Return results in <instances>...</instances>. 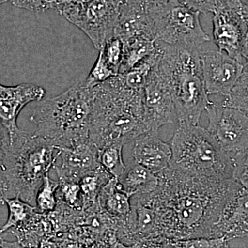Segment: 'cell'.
<instances>
[{"label":"cell","mask_w":248,"mask_h":248,"mask_svg":"<svg viewBox=\"0 0 248 248\" xmlns=\"http://www.w3.org/2000/svg\"><path fill=\"white\" fill-rule=\"evenodd\" d=\"M157 176L154 191L134 195L131 200L154 211L159 236L215 238L222 211L241 186L232 179L193 175L171 167Z\"/></svg>","instance_id":"1"},{"label":"cell","mask_w":248,"mask_h":248,"mask_svg":"<svg viewBox=\"0 0 248 248\" xmlns=\"http://www.w3.org/2000/svg\"><path fill=\"white\" fill-rule=\"evenodd\" d=\"M89 139L98 149L125 145L148 132L143 121V91L125 87L116 76L92 87Z\"/></svg>","instance_id":"2"},{"label":"cell","mask_w":248,"mask_h":248,"mask_svg":"<svg viewBox=\"0 0 248 248\" xmlns=\"http://www.w3.org/2000/svg\"><path fill=\"white\" fill-rule=\"evenodd\" d=\"M92 88L84 81L56 97L42 101L31 120L34 135L53 142L56 147H70L89 139Z\"/></svg>","instance_id":"3"},{"label":"cell","mask_w":248,"mask_h":248,"mask_svg":"<svg viewBox=\"0 0 248 248\" xmlns=\"http://www.w3.org/2000/svg\"><path fill=\"white\" fill-rule=\"evenodd\" d=\"M158 69L169 84L179 124L199 125L210 101L205 89L200 46H162Z\"/></svg>","instance_id":"4"},{"label":"cell","mask_w":248,"mask_h":248,"mask_svg":"<svg viewBox=\"0 0 248 248\" xmlns=\"http://www.w3.org/2000/svg\"><path fill=\"white\" fill-rule=\"evenodd\" d=\"M58 158L53 142L21 130L11 138V148L4 161L5 199L19 197L35 205L44 178Z\"/></svg>","instance_id":"5"},{"label":"cell","mask_w":248,"mask_h":248,"mask_svg":"<svg viewBox=\"0 0 248 248\" xmlns=\"http://www.w3.org/2000/svg\"><path fill=\"white\" fill-rule=\"evenodd\" d=\"M170 144L172 169L193 175L232 179L231 156L207 129L200 125L179 124Z\"/></svg>","instance_id":"6"},{"label":"cell","mask_w":248,"mask_h":248,"mask_svg":"<svg viewBox=\"0 0 248 248\" xmlns=\"http://www.w3.org/2000/svg\"><path fill=\"white\" fill-rule=\"evenodd\" d=\"M149 9L157 41L169 45L201 46L210 40L202 27L200 13L181 0H170Z\"/></svg>","instance_id":"7"},{"label":"cell","mask_w":248,"mask_h":248,"mask_svg":"<svg viewBox=\"0 0 248 248\" xmlns=\"http://www.w3.org/2000/svg\"><path fill=\"white\" fill-rule=\"evenodd\" d=\"M121 0H82L58 4L57 11L89 37L97 50L115 34Z\"/></svg>","instance_id":"8"},{"label":"cell","mask_w":248,"mask_h":248,"mask_svg":"<svg viewBox=\"0 0 248 248\" xmlns=\"http://www.w3.org/2000/svg\"><path fill=\"white\" fill-rule=\"evenodd\" d=\"M211 133L231 158L248 149V115L243 111L210 102L205 108Z\"/></svg>","instance_id":"9"},{"label":"cell","mask_w":248,"mask_h":248,"mask_svg":"<svg viewBox=\"0 0 248 248\" xmlns=\"http://www.w3.org/2000/svg\"><path fill=\"white\" fill-rule=\"evenodd\" d=\"M243 4L228 5L214 14L213 37L218 50L243 63L248 27L242 15Z\"/></svg>","instance_id":"10"},{"label":"cell","mask_w":248,"mask_h":248,"mask_svg":"<svg viewBox=\"0 0 248 248\" xmlns=\"http://www.w3.org/2000/svg\"><path fill=\"white\" fill-rule=\"evenodd\" d=\"M143 121L148 132L158 131L163 125L177 122L170 90L159 73L158 66L152 73L143 89Z\"/></svg>","instance_id":"11"},{"label":"cell","mask_w":248,"mask_h":248,"mask_svg":"<svg viewBox=\"0 0 248 248\" xmlns=\"http://www.w3.org/2000/svg\"><path fill=\"white\" fill-rule=\"evenodd\" d=\"M200 59L208 94L227 97L244 73V63L219 50H200Z\"/></svg>","instance_id":"12"},{"label":"cell","mask_w":248,"mask_h":248,"mask_svg":"<svg viewBox=\"0 0 248 248\" xmlns=\"http://www.w3.org/2000/svg\"><path fill=\"white\" fill-rule=\"evenodd\" d=\"M60 166L54 164L58 180L79 182L81 178L101 166L98 159V148L91 140L70 147H56Z\"/></svg>","instance_id":"13"},{"label":"cell","mask_w":248,"mask_h":248,"mask_svg":"<svg viewBox=\"0 0 248 248\" xmlns=\"http://www.w3.org/2000/svg\"><path fill=\"white\" fill-rule=\"evenodd\" d=\"M115 35L123 42L138 38L157 40L153 19L143 0H121Z\"/></svg>","instance_id":"14"},{"label":"cell","mask_w":248,"mask_h":248,"mask_svg":"<svg viewBox=\"0 0 248 248\" xmlns=\"http://www.w3.org/2000/svg\"><path fill=\"white\" fill-rule=\"evenodd\" d=\"M45 95V90L32 84L6 86L0 84V122L7 129L11 139L19 133L17 120L19 112L28 104L41 101Z\"/></svg>","instance_id":"15"},{"label":"cell","mask_w":248,"mask_h":248,"mask_svg":"<svg viewBox=\"0 0 248 248\" xmlns=\"http://www.w3.org/2000/svg\"><path fill=\"white\" fill-rule=\"evenodd\" d=\"M248 236V190L243 187L225 205L215 228V238L227 241Z\"/></svg>","instance_id":"16"},{"label":"cell","mask_w":248,"mask_h":248,"mask_svg":"<svg viewBox=\"0 0 248 248\" xmlns=\"http://www.w3.org/2000/svg\"><path fill=\"white\" fill-rule=\"evenodd\" d=\"M133 156L135 162L157 175L170 167L172 149L170 143L161 140L157 130H153L135 140Z\"/></svg>","instance_id":"17"},{"label":"cell","mask_w":248,"mask_h":248,"mask_svg":"<svg viewBox=\"0 0 248 248\" xmlns=\"http://www.w3.org/2000/svg\"><path fill=\"white\" fill-rule=\"evenodd\" d=\"M131 198L132 196L124 190L120 181L112 177L101 189L97 203L108 215L120 218L131 211Z\"/></svg>","instance_id":"18"},{"label":"cell","mask_w":248,"mask_h":248,"mask_svg":"<svg viewBox=\"0 0 248 248\" xmlns=\"http://www.w3.org/2000/svg\"><path fill=\"white\" fill-rule=\"evenodd\" d=\"M120 181L124 190L132 197L135 195L153 192L159 184V177L144 166L135 162Z\"/></svg>","instance_id":"19"},{"label":"cell","mask_w":248,"mask_h":248,"mask_svg":"<svg viewBox=\"0 0 248 248\" xmlns=\"http://www.w3.org/2000/svg\"><path fill=\"white\" fill-rule=\"evenodd\" d=\"M156 40L138 38L124 42V56L120 73L131 70L147 60L159 48Z\"/></svg>","instance_id":"20"},{"label":"cell","mask_w":248,"mask_h":248,"mask_svg":"<svg viewBox=\"0 0 248 248\" xmlns=\"http://www.w3.org/2000/svg\"><path fill=\"white\" fill-rule=\"evenodd\" d=\"M112 177L110 173L100 166L81 178L79 185L82 195V210L97 205L98 195L101 189Z\"/></svg>","instance_id":"21"},{"label":"cell","mask_w":248,"mask_h":248,"mask_svg":"<svg viewBox=\"0 0 248 248\" xmlns=\"http://www.w3.org/2000/svg\"><path fill=\"white\" fill-rule=\"evenodd\" d=\"M4 203L9 210V217L6 223L1 228V234L22 226L37 212L35 206L24 202L19 197L5 199Z\"/></svg>","instance_id":"22"},{"label":"cell","mask_w":248,"mask_h":248,"mask_svg":"<svg viewBox=\"0 0 248 248\" xmlns=\"http://www.w3.org/2000/svg\"><path fill=\"white\" fill-rule=\"evenodd\" d=\"M124 146L122 143H114L98 149L99 164L118 180L122 179L127 169L122 154Z\"/></svg>","instance_id":"23"},{"label":"cell","mask_w":248,"mask_h":248,"mask_svg":"<svg viewBox=\"0 0 248 248\" xmlns=\"http://www.w3.org/2000/svg\"><path fill=\"white\" fill-rule=\"evenodd\" d=\"M58 188L59 182L50 179L47 174L36 195L35 207L38 213H48L55 210L58 204Z\"/></svg>","instance_id":"24"},{"label":"cell","mask_w":248,"mask_h":248,"mask_svg":"<svg viewBox=\"0 0 248 248\" xmlns=\"http://www.w3.org/2000/svg\"><path fill=\"white\" fill-rule=\"evenodd\" d=\"M222 104L243 111L248 115V71L243 73Z\"/></svg>","instance_id":"25"},{"label":"cell","mask_w":248,"mask_h":248,"mask_svg":"<svg viewBox=\"0 0 248 248\" xmlns=\"http://www.w3.org/2000/svg\"><path fill=\"white\" fill-rule=\"evenodd\" d=\"M58 200L70 208L81 211L83 200L79 182L71 180H58Z\"/></svg>","instance_id":"26"},{"label":"cell","mask_w":248,"mask_h":248,"mask_svg":"<svg viewBox=\"0 0 248 248\" xmlns=\"http://www.w3.org/2000/svg\"><path fill=\"white\" fill-rule=\"evenodd\" d=\"M124 42L120 37L114 34L106 42L102 51L108 66L116 74L120 73L124 56Z\"/></svg>","instance_id":"27"},{"label":"cell","mask_w":248,"mask_h":248,"mask_svg":"<svg viewBox=\"0 0 248 248\" xmlns=\"http://www.w3.org/2000/svg\"><path fill=\"white\" fill-rule=\"evenodd\" d=\"M117 76L108 66L105 59L103 56L102 51H99V55L94 66L90 72L89 76L84 80V84L89 88L94 87L98 84Z\"/></svg>","instance_id":"28"},{"label":"cell","mask_w":248,"mask_h":248,"mask_svg":"<svg viewBox=\"0 0 248 248\" xmlns=\"http://www.w3.org/2000/svg\"><path fill=\"white\" fill-rule=\"evenodd\" d=\"M232 161V179L248 190V149L235 155Z\"/></svg>","instance_id":"29"},{"label":"cell","mask_w":248,"mask_h":248,"mask_svg":"<svg viewBox=\"0 0 248 248\" xmlns=\"http://www.w3.org/2000/svg\"><path fill=\"white\" fill-rule=\"evenodd\" d=\"M187 6L202 14H215L226 5L234 4L240 0H182Z\"/></svg>","instance_id":"30"},{"label":"cell","mask_w":248,"mask_h":248,"mask_svg":"<svg viewBox=\"0 0 248 248\" xmlns=\"http://www.w3.org/2000/svg\"><path fill=\"white\" fill-rule=\"evenodd\" d=\"M14 6L33 12L42 13L50 9L57 10L58 0H9Z\"/></svg>","instance_id":"31"},{"label":"cell","mask_w":248,"mask_h":248,"mask_svg":"<svg viewBox=\"0 0 248 248\" xmlns=\"http://www.w3.org/2000/svg\"><path fill=\"white\" fill-rule=\"evenodd\" d=\"M182 248H221L228 241L225 238L200 237L180 240Z\"/></svg>","instance_id":"32"},{"label":"cell","mask_w":248,"mask_h":248,"mask_svg":"<svg viewBox=\"0 0 248 248\" xmlns=\"http://www.w3.org/2000/svg\"><path fill=\"white\" fill-rule=\"evenodd\" d=\"M11 146L9 132L0 122V174H4V161Z\"/></svg>","instance_id":"33"},{"label":"cell","mask_w":248,"mask_h":248,"mask_svg":"<svg viewBox=\"0 0 248 248\" xmlns=\"http://www.w3.org/2000/svg\"><path fill=\"white\" fill-rule=\"evenodd\" d=\"M137 248H182L180 240L157 237L148 240L136 246Z\"/></svg>","instance_id":"34"},{"label":"cell","mask_w":248,"mask_h":248,"mask_svg":"<svg viewBox=\"0 0 248 248\" xmlns=\"http://www.w3.org/2000/svg\"><path fill=\"white\" fill-rule=\"evenodd\" d=\"M108 248H137V247L136 246H128L123 244L117 239L116 234H114L110 238Z\"/></svg>","instance_id":"35"},{"label":"cell","mask_w":248,"mask_h":248,"mask_svg":"<svg viewBox=\"0 0 248 248\" xmlns=\"http://www.w3.org/2000/svg\"><path fill=\"white\" fill-rule=\"evenodd\" d=\"M0 248H25L19 241H8L0 237Z\"/></svg>","instance_id":"36"},{"label":"cell","mask_w":248,"mask_h":248,"mask_svg":"<svg viewBox=\"0 0 248 248\" xmlns=\"http://www.w3.org/2000/svg\"><path fill=\"white\" fill-rule=\"evenodd\" d=\"M5 194H6V182L4 174H0V206L4 205Z\"/></svg>","instance_id":"37"},{"label":"cell","mask_w":248,"mask_h":248,"mask_svg":"<svg viewBox=\"0 0 248 248\" xmlns=\"http://www.w3.org/2000/svg\"><path fill=\"white\" fill-rule=\"evenodd\" d=\"M170 0H143L148 9L156 7V6H161L169 2Z\"/></svg>","instance_id":"38"},{"label":"cell","mask_w":248,"mask_h":248,"mask_svg":"<svg viewBox=\"0 0 248 248\" xmlns=\"http://www.w3.org/2000/svg\"><path fill=\"white\" fill-rule=\"evenodd\" d=\"M243 58L246 62V66L248 68V30L246 34V42H245L244 52H243Z\"/></svg>","instance_id":"39"},{"label":"cell","mask_w":248,"mask_h":248,"mask_svg":"<svg viewBox=\"0 0 248 248\" xmlns=\"http://www.w3.org/2000/svg\"><path fill=\"white\" fill-rule=\"evenodd\" d=\"M242 15L245 22L248 27V3L247 4H243L242 6Z\"/></svg>","instance_id":"40"},{"label":"cell","mask_w":248,"mask_h":248,"mask_svg":"<svg viewBox=\"0 0 248 248\" xmlns=\"http://www.w3.org/2000/svg\"><path fill=\"white\" fill-rule=\"evenodd\" d=\"M82 1V0H58V4L63 3L76 2V1Z\"/></svg>","instance_id":"41"},{"label":"cell","mask_w":248,"mask_h":248,"mask_svg":"<svg viewBox=\"0 0 248 248\" xmlns=\"http://www.w3.org/2000/svg\"><path fill=\"white\" fill-rule=\"evenodd\" d=\"M228 242H226V244L223 245V246H222L221 248H231V247H230L229 246V245H228Z\"/></svg>","instance_id":"42"},{"label":"cell","mask_w":248,"mask_h":248,"mask_svg":"<svg viewBox=\"0 0 248 248\" xmlns=\"http://www.w3.org/2000/svg\"><path fill=\"white\" fill-rule=\"evenodd\" d=\"M8 1H9V0H0V5L4 4V3Z\"/></svg>","instance_id":"43"},{"label":"cell","mask_w":248,"mask_h":248,"mask_svg":"<svg viewBox=\"0 0 248 248\" xmlns=\"http://www.w3.org/2000/svg\"><path fill=\"white\" fill-rule=\"evenodd\" d=\"M242 4H247L248 3V0H241Z\"/></svg>","instance_id":"44"},{"label":"cell","mask_w":248,"mask_h":248,"mask_svg":"<svg viewBox=\"0 0 248 248\" xmlns=\"http://www.w3.org/2000/svg\"><path fill=\"white\" fill-rule=\"evenodd\" d=\"M1 227H0V237H1Z\"/></svg>","instance_id":"45"},{"label":"cell","mask_w":248,"mask_h":248,"mask_svg":"<svg viewBox=\"0 0 248 248\" xmlns=\"http://www.w3.org/2000/svg\"></svg>","instance_id":"46"}]
</instances>
